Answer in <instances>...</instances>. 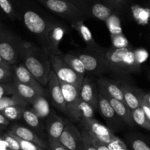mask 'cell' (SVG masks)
Segmentation results:
<instances>
[{
	"label": "cell",
	"mask_w": 150,
	"mask_h": 150,
	"mask_svg": "<svg viewBox=\"0 0 150 150\" xmlns=\"http://www.w3.org/2000/svg\"><path fill=\"white\" fill-rule=\"evenodd\" d=\"M115 12L116 10L108 4L97 1L90 6L89 16L106 22Z\"/></svg>",
	"instance_id": "cell-23"
},
{
	"label": "cell",
	"mask_w": 150,
	"mask_h": 150,
	"mask_svg": "<svg viewBox=\"0 0 150 150\" xmlns=\"http://www.w3.org/2000/svg\"><path fill=\"white\" fill-rule=\"evenodd\" d=\"M48 148L47 150H68L59 139H47Z\"/></svg>",
	"instance_id": "cell-42"
},
{
	"label": "cell",
	"mask_w": 150,
	"mask_h": 150,
	"mask_svg": "<svg viewBox=\"0 0 150 150\" xmlns=\"http://www.w3.org/2000/svg\"><path fill=\"white\" fill-rule=\"evenodd\" d=\"M69 121L70 120L67 119L57 115L55 112L51 113L46 119L45 125L47 139H59Z\"/></svg>",
	"instance_id": "cell-16"
},
{
	"label": "cell",
	"mask_w": 150,
	"mask_h": 150,
	"mask_svg": "<svg viewBox=\"0 0 150 150\" xmlns=\"http://www.w3.org/2000/svg\"><path fill=\"white\" fill-rule=\"evenodd\" d=\"M27 107H23L21 105H12L9 106L1 111V112L10 120L11 121H18L22 119L23 113L25 108Z\"/></svg>",
	"instance_id": "cell-30"
},
{
	"label": "cell",
	"mask_w": 150,
	"mask_h": 150,
	"mask_svg": "<svg viewBox=\"0 0 150 150\" xmlns=\"http://www.w3.org/2000/svg\"><path fill=\"white\" fill-rule=\"evenodd\" d=\"M98 109L100 111L103 117L106 122L108 127L114 133L120 131L124 128L125 125V123L118 117L113 106L110 103L108 98L101 92H99Z\"/></svg>",
	"instance_id": "cell-10"
},
{
	"label": "cell",
	"mask_w": 150,
	"mask_h": 150,
	"mask_svg": "<svg viewBox=\"0 0 150 150\" xmlns=\"http://www.w3.org/2000/svg\"><path fill=\"white\" fill-rule=\"evenodd\" d=\"M111 40H112L113 46L117 48H123V47L131 46L124 36L123 33L117 34V35H111Z\"/></svg>",
	"instance_id": "cell-36"
},
{
	"label": "cell",
	"mask_w": 150,
	"mask_h": 150,
	"mask_svg": "<svg viewBox=\"0 0 150 150\" xmlns=\"http://www.w3.org/2000/svg\"><path fill=\"white\" fill-rule=\"evenodd\" d=\"M125 144L131 150H150V137L139 133H127L125 136Z\"/></svg>",
	"instance_id": "cell-22"
},
{
	"label": "cell",
	"mask_w": 150,
	"mask_h": 150,
	"mask_svg": "<svg viewBox=\"0 0 150 150\" xmlns=\"http://www.w3.org/2000/svg\"><path fill=\"white\" fill-rule=\"evenodd\" d=\"M11 79H14V73L12 67L0 66V83H7Z\"/></svg>",
	"instance_id": "cell-40"
},
{
	"label": "cell",
	"mask_w": 150,
	"mask_h": 150,
	"mask_svg": "<svg viewBox=\"0 0 150 150\" xmlns=\"http://www.w3.org/2000/svg\"><path fill=\"white\" fill-rule=\"evenodd\" d=\"M16 89L13 81L12 83H0V99L7 95L16 93Z\"/></svg>",
	"instance_id": "cell-37"
},
{
	"label": "cell",
	"mask_w": 150,
	"mask_h": 150,
	"mask_svg": "<svg viewBox=\"0 0 150 150\" xmlns=\"http://www.w3.org/2000/svg\"><path fill=\"white\" fill-rule=\"evenodd\" d=\"M0 9L12 20H16L18 18V13L11 0H0Z\"/></svg>",
	"instance_id": "cell-32"
},
{
	"label": "cell",
	"mask_w": 150,
	"mask_h": 150,
	"mask_svg": "<svg viewBox=\"0 0 150 150\" xmlns=\"http://www.w3.org/2000/svg\"><path fill=\"white\" fill-rule=\"evenodd\" d=\"M62 54L57 55H49L51 70H54L60 81L73 84L81 89L85 76H81L75 71L64 61Z\"/></svg>",
	"instance_id": "cell-7"
},
{
	"label": "cell",
	"mask_w": 150,
	"mask_h": 150,
	"mask_svg": "<svg viewBox=\"0 0 150 150\" xmlns=\"http://www.w3.org/2000/svg\"><path fill=\"white\" fill-rule=\"evenodd\" d=\"M30 103L29 102H27L17 92H16L13 95H7L0 99V111L12 105H21L23 107H28Z\"/></svg>",
	"instance_id": "cell-27"
},
{
	"label": "cell",
	"mask_w": 150,
	"mask_h": 150,
	"mask_svg": "<svg viewBox=\"0 0 150 150\" xmlns=\"http://www.w3.org/2000/svg\"><path fill=\"white\" fill-rule=\"evenodd\" d=\"M67 30L65 24L55 20L48 36L43 49L48 54V55H57L61 54L59 49V44Z\"/></svg>",
	"instance_id": "cell-11"
},
{
	"label": "cell",
	"mask_w": 150,
	"mask_h": 150,
	"mask_svg": "<svg viewBox=\"0 0 150 150\" xmlns=\"http://www.w3.org/2000/svg\"><path fill=\"white\" fill-rule=\"evenodd\" d=\"M48 86L53 105L59 111L64 113L66 115L67 108H66V103L65 100H64V95H63L61 83H60L59 79H58V77H57V75L55 74L53 70H51V72H50Z\"/></svg>",
	"instance_id": "cell-13"
},
{
	"label": "cell",
	"mask_w": 150,
	"mask_h": 150,
	"mask_svg": "<svg viewBox=\"0 0 150 150\" xmlns=\"http://www.w3.org/2000/svg\"><path fill=\"white\" fill-rule=\"evenodd\" d=\"M107 98L109 100L110 103L113 106L118 117L121 119L125 125L131 128L135 127L136 125L132 117V110L129 108L128 105L124 101L119 100L113 98Z\"/></svg>",
	"instance_id": "cell-21"
},
{
	"label": "cell",
	"mask_w": 150,
	"mask_h": 150,
	"mask_svg": "<svg viewBox=\"0 0 150 150\" xmlns=\"http://www.w3.org/2000/svg\"><path fill=\"white\" fill-rule=\"evenodd\" d=\"M127 150H131V149H129V148L127 147Z\"/></svg>",
	"instance_id": "cell-54"
},
{
	"label": "cell",
	"mask_w": 150,
	"mask_h": 150,
	"mask_svg": "<svg viewBox=\"0 0 150 150\" xmlns=\"http://www.w3.org/2000/svg\"><path fill=\"white\" fill-rule=\"evenodd\" d=\"M105 23L108 25L111 35H117V34L122 33L120 21L119 20V17L116 15V12Z\"/></svg>",
	"instance_id": "cell-33"
},
{
	"label": "cell",
	"mask_w": 150,
	"mask_h": 150,
	"mask_svg": "<svg viewBox=\"0 0 150 150\" xmlns=\"http://www.w3.org/2000/svg\"><path fill=\"white\" fill-rule=\"evenodd\" d=\"M108 147L111 149V150H127V146L126 145L125 142L122 141L121 139L119 138L117 140L114 141L109 144H107Z\"/></svg>",
	"instance_id": "cell-43"
},
{
	"label": "cell",
	"mask_w": 150,
	"mask_h": 150,
	"mask_svg": "<svg viewBox=\"0 0 150 150\" xmlns=\"http://www.w3.org/2000/svg\"><path fill=\"white\" fill-rule=\"evenodd\" d=\"M7 133H11L16 137L20 138L23 140L33 142L45 149H48V141H45V139H42L35 130L29 127V126L26 127L22 125L14 124L7 130Z\"/></svg>",
	"instance_id": "cell-14"
},
{
	"label": "cell",
	"mask_w": 150,
	"mask_h": 150,
	"mask_svg": "<svg viewBox=\"0 0 150 150\" xmlns=\"http://www.w3.org/2000/svg\"><path fill=\"white\" fill-rule=\"evenodd\" d=\"M10 124V121L0 111V125H1L8 126Z\"/></svg>",
	"instance_id": "cell-46"
},
{
	"label": "cell",
	"mask_w": 150,
	"mask_h": 150,
	"mask_svg": "<svg viewBox=\"0 0 150 150\" xmlns=\"http://www.w3.org/2000/svg\"><path fill=\"white\" fill-rule=\"evenodd\" d=\"M73 2L82 13L84 14L86 18L89 17V8L94 2L99 0H70Z\"/></svg>",
	"instance_id": "cell-34"
},
{
	"label": "cell",
	"mask_w": 150,
	"mask_h": 150,
	"mask_svg": "<svg viewBox=\"0 0 150 150\" xmlns=\"http://www.w3.org/2000/svg\"><path fill=\"white\" fill-rule=\"evenodd\" d=\"M21 17L26 29L35 35L40 43V46L44 48L47 36L55 20L46 18L38 12L31 9L23 10Z\"/></svg>",
	"instance_id": "cell-3"
},
{
	"label": "cell",
	"mask_w": 150,
	"mask_h": 150,
	"mask_svg": "<svg viewBox=\"0 0 150 150\" xmlns=\"http://www.w3.org/2000/svg\"><path fill=\"white\" fill-rule=\"evenodd\" d=\"M79 123L81 127L84 129L92 137L106 144H109L119 139L108 126L103 125L95 118H81Z\"/></svg>",
	"instance_id": "cell-9"
},
{
	"label": "cell",
	"mask_w": 150,
	"mask_h": 150,
	"mask_svg": "<svg viewBox=\"0 0 150 150\" xmlns=\"http://www.w3.org/2000/svg\"><path fill=\"white\" fill-rule=\"evenodd\" d=\"M95 111H96V110L92 105H91L88 103L85 102L81 98L80 103H79V112H80L81 119L95 118Z\"/></svg>",
	"instance_id": "cell-31"
},
{
	"label": "cell",
	"mask_w": 150,
	"mask_h": 150,
	"mask_svg": "<svg viewBox=\"0 0 150 150\" xmlns=\"http://www.w3.org/2000/svg\"><path fill=\"white\" fill-rule=\"evenodd\" d=\"M105 51H94L86 47L85 48L76 49L70 52L81 60L86 73L102 76L111 71L108 62L105 59Z\"/></svg>",
	"instance_id": "cell-4"
},
{
	"label": "cell",
	"mask_w": 150,
	"mask_h": 150,
	"mask_svg": "<svg viewBox=\"0 0 150 150\" xmlns=\"http://www.w3.org/2000/svg\"><path fill=\"white\" fill-rule=\"evenodd\" d=\"M149 3H150V0H149Z\"/></svg>",
	"instance_id": "cell-55"
},
{
	"label": "cell",
	"mask_w": 150,
	"mask_h": 150,
	"mask_svg": "<svg viewBox=\"0 0 150 150\" xmlns=\"http://www.w3.org/2000/svg\"><path fill=\"white\" fill-rule=\"evenodd\" d=\"M13 83H14L15 86H16V92L21 98H23L27 102H29L30 105L40 95H46V94L42 93V92L38 91L35 88L32 87V86L21 83V82L18 81L15 79H13Z\"/></svg>",
	"instance_id": "cell-24"
},
{
	"label": "cell",
	"mask_w": 150,
	"mask_h": 150,
	"mask_svg": "<svg viewBox=\"0 0 150 150\" xmlns=\"http://www.w3.org/2000/svg\"><path fill=\"white\" fill-rule=\"evenodd\" d=\"M62 89L63 95L67 108V116L71 122H79L81 120L80 112H79V103H80L81 96L79 88L70 83H64L60 81Z\"/></svg>",
	"instance_id": "cell-8"
},
{
	"label": "cell",
	"mask_w": 150,
	"mask_h": 150,
	"mask_svg": "<svg viewBox=\"0 0 150 150\" xmlns=\"http://www.w3.org/2000/svg\"><path fill=\"white\" fill-rule=\"evenodd\" d=\"M70 25H71V27L79 33V36L86 43V48L98 51H105L106 50V48H103L98 43H97L91 31L89 30L88 26L85 25L83 20L74 21L70 23Z\"/></svg>",
	"instance_id": "cell-19"
},
{
	"label": "cell",
	"mask_w": 150,
	"mask_h": 150,
	"mask_svg": "<svg viewBox=\"0 0 150 150\" xmlns=\"http://www.w3.org/2000/svg\"><path fill=\"white\" fill-rule=\"evenodd\" d=\"M97 83L100 92L105 96L124 101V95L120 82L114 81L107 78L100 77L97 80Z\"/></svg>",
	"instance_id": "cell-18"
},
{
	"label": "cell",
	"mask_w": 150,
	"mask_h": 150,
	"mask_svg": "<svg viewBox=\"0 0 150 150\" xmlns=\"http://www.w3.org/2000/svg\"><path fill=\"white\" fill-rule=\"evenodd\" d=\"M144 98L145 100L148 103V104L150 105V93L144 94Z\"/></svg>",
	"instance_id": "cell-49"
},
{
	"label": "cell",
	"mask_w": 150,
	"mask_h": 150,
	"mask_svg": "<svg viewBox=\"0 0 150 150\" xmlns=\"http://www.w3.org/2000/svg\"><path fill=\"white\" fill-rule=\"evenodd\" d=\"M59 140L68 150H84L81 130L69 121Z\"/></svg>",
	"instance_id": "cell-12"
},
{
	"label": "cell",
	"mask_w": 150,
	"mask_h": 150,
	"mask_svg": "<svg viewBox=\"0 0 150 150\" xmlns=\"http://www.w3.org/2000/svg\"><path fill=\"white\" fill-rule=\"evenodd\" d=\"M0 66L1 67H11L12 65H10L9 63H7L2 57L0 56Z\"/></svg>",
	"instance_id": "cell-48"
},
{
	"label": "cell",
	"mask_w": 150,
	"mask_h": 150,
	"mask_svg": "<svg viewBox=\"0 0 150 150\" xmlns=\"http://www.w3.org/2000/svg\"><path fill=\"white\" fill-rule=\"evenodd\" d=\"M141 106L142 107V108L144 109V111H145L146 114L147 115L148 118L150 120V105H149V104H148V103L144 100V95H143V97H142V105H141Z\"/></svg>",
	"instance_id": "cell-45"
},
{
	"label": "cell",
	"mask_w": 150,
	"mask_h": 150,
	"mask_svg": "<svg viewBox=\"0 0 150 150\" xmlns=\"http://www.w3.org/2000/svg\"><path fill=\"white\" fill-rule=\"evenodd\" d=\"M105 57L111 72L119 75H125L140 71L141 63L138 60L136 50L132 46L106 48Z\"/></svg>",
	"instance_id": "cell-2"
},
{
	"label": "cell",
	"mask_w": 150,
	"mask_h": 150,
	"mask_svg": "<svg viewBox=\"0 0 150 150\" xmlns=\"http://www.w3.org/2000/svg\"><path fill=\"white\" fill-rule=\"evenodd\" d=\"M23 41L4 28L0 30V56L10 65L16 64L21 59Z\"/></svg>",
	"instance_id": "cell-5"
},
{
	"label": "cell",
	"mask_w": 150,
	"mask_h": 150,
	"mask_svg": "<svg viewBox=\"0 0 150 150\" xmlns=\"http://www.w3.org/2000/svg\"><path fill=\"white\" fill-rule=\"evenodd\" d=\"M6 128H7V126L1 125H0V133H3V132H4V130H6Z\"/></svg>",
	"instance_id": "cell-50"
},
{
	"label": "cell",
	"mask_w": 150,
	"mask_h": 150,
	"mask_svg": "<svg viewBox=\"0 0 150 150\" xmlns=\"http://www.w3.org/2000/svg\"><path fill=\"white\" fill-rule=\"evenodd\" d=\"M149 29H150V21H149Z\"/></svg>",
	"instance_id": "cell-53"
},
{
	"label": "cell",
	"mask_w": 150,
	"mask_h": 150,
	"mask_svg": "<svg viewBox=\"0 0 150 150\" xmlns=\"http://www.w3.org/2000/svg\"><path fill=\"white\" fill-rule=\"evenodd\" d=\"M63 59H64V61L73 69L76 72H77L79 74L81 75V76H85L86 72L85 70L84 65H83V63L82 62L81 60L77 57V56L75 55L74 54H73L72 52L67 53V54H62Z\"/></svg>",
	"instance_id": "cell-28"
},
{
	"label": "cell",
	"mask_w": 150,
	"mask_h": 150,
	"mask_svg": "<svg viewBox=\"0 0 150 150\" xmlns=\"http://www.w3.org/2000/svg\"><path fill=\"white\" fill-rule=\"evenodd\" d=\"M99 92L97 82L95 83L90 76H85L80 90L81 98L92 105L96 111L98 110Z\"/></svg>",
	"instance_id": "cell-15"
},
{
	"label": "cell",
	"mask_w": 150,
	"mask_h": 150,
	"mask_svg": "<svg viewBox=\"0 0 150 150\" xmlns=\"http://www.w3.org/2000/svg\"><path fill=\"white\" fill-rule=\"evenodd\" d=\"M22 119L26 122V124L29 126L30 128L35 130L38 135L43 134V131L45 130V126L42 124L41 120L31 108H26L23 113Z\"/></svg>",
	"instance_id": "cell-25"
},
{
	"label": "cell",
	"mask_w": 150,
	"mask_h": 150,
	"mask_svg": "<svg viewBox=\"0 0 150 150\" xmlns=\"http://www.w3.org/2000/svg\"><path fill=\"white\" fill-rule=\"evenodd\" d=\"M92 138V141H93V143L95 144V146H96L98 150H111V149L108 147V146L106 144L103 143V142H100V141L98 140V139H95V138Z\"/></svg>",
	"instance_id": "cell-44"
},
{
	"label": "cell",
	"mask_w": 150,
	"mask_h": 150,
	"mask_svg": "<svg viewBox=\"0 0 150 150\" xmlns=\"http://www.w3.org/2000/svg\"><path fill=\"white\" fill-rule=\"evenodd\" d=\"M0 150H10L1 136H0Z\"/></svg>",
	"instance_id": "cell-47"
},
{
	"label": "cell",
	"mask_w": 150,
	"mask_h": 150,
	"mask_svg": "<svg viewBox=\"0 0 150 150\" xmlns=\"http://www.w3.org/2000/svg\"><path fill=\"white\" fill-rule=\"evenodd\" d=\"M130 0H103V2L112 7L116 11L121 10Z\"/></svg>",
	"instance_id": "cell-41"
},
{
	"label": "cell",
	"mask_w": 150,
	"mask_h": 150,
	"mask_svg": "<svg viewBox=\"0 0 150 150\" xmlns=\"http://www.w3.org/2000/svg\"><path fill=\"white\" fill-rule=\"evenodd\" d=\"M13 73H14V79L18 81L32 86L42 93L46 94L44 86L37 80L36 78L26 68L24 64H21L15 65L13 67Z\"/></svg>",
	"instance_id": "cell-17"
},
{
	"label": "cell",
	"mask_w": 150,
	"mask_h": 150,
	"mask_svg": "<svg viewBox=\"0 0 150 150\" xmlns=\"http://www.w3.org/2000/svg\"><path fill=\"white\" fill-rule=\"evenodd\" d=\"M132 117L136 125L150 131V120L142 106L132 110Z\"/></svg>",
	"instance_id": "cell-29"
},
{
	"label": "cell",
	"mask_w": 150,
	"mask_h": 150,
	"mask_svg": "<svg viewBox=\"0 0 150 150\" xmlns=\"http://www.w3.org/2000/svg\"><path fill=\"white\" fill-rule=\"evenodd\" d=\"M11 134V133H10ZM13 135V134H11ZM15 138L18 140V142H19V144H20L21 150H43L45 149L44 148L41 147L39 145L33 143V142H29V141L23 140V139H20V138L16 137V136L13 135Z\"/></svg>",
	"instance_id": "cell-39"
},
{
	"label": "cell",
	"mask_w": 150,
	"mask_h": 150,
	"mask_svg": "<svg viewBox=\"0 0 150 150\" xmlns=\"http://www.w3.org/2000/svg\"><path fill=\"white\" fill-rule=\"evenodd\" d=\"M124 95V101L131 110L141 107L142 99L144 92L125 81L120 82Z\"/></svg>",
	"instance_id": "cell-20"
},
{
	"label": "cell",
	"mask_w": 150,
	"mask_h": 150,
	"mask_svg": "<svg viewBox=\"0 0 150 150\" xmlns=\"http://www.w3.org/2000/svg\"><path fill=\"white\" fill-rule=\"evenodd\" d=\"M21 59L23 61V64L37 80L43 86H46L51 70L48 53L40 45L28 41H23Z\"/></svg>",
	"instance_id": "cell-1"
},
{
	"label": "cell",
	"mask_w": 150,
	"mask_h": 150,
	"mask_svg": "<svg viewBox=\"0 0 150 150\" xmlns=\"http://www.w3.org/2000/svg\"><path fill=\"white\" fill-rule=\"evenodd\" d=\"M4 29V28H3L2 25H1V23H0V30H1V29Z\"/></svg>",
	"instance_id": "cell-51"
},
{
	"label": "cell",
	"mask_w": 150,
	"mask_h": 150,
	"mask_svg": "<svg viewBox=\"0 0 150 150\" xmlns=\"http://www.w3.org/2000/svg\"><path fill=\"white\" fill-rule=\"evenodd\" d=\"M148 78H149V81H150V71H149V74H148Z\"/></svg>",
	"instance_id": "cell-52"
},
{
	"label": "cell",
	"mask_w": 150,
	"mask_h": 150,
	"mask_svg": "<svg viewBox=\"0 0 150 150\" xmlns=\"http://www.w3.org/2000/svg\"><path fill=\"white\" fill-rule=\"evenodd\" d=\"M38 2L64 21L70 23L84 20L86 16L70 0H36Z\"/></svg>",
	"instance_id": "cell-6"
},
{
	"label": "cell",
	"mask_w": 150,
	"mask_h": 150,
	"mask_svg": "<svg viewBox=\"0 0 150 150\" xmlns=\"http://www.w3.org/2000/svg\"><path fill=\"white\" fill-rule=\"evenodd\" d=\"M43 150H47V149H43Z\"/></svg>",
	"instance_id": "cell-56"
},
{
	"label": "cell",
	"mask_w": 150,
	"mask_h": 150,
	"mask_svg": "<svg viewBox=\"0 0 150 150\" xmlns=\"http://www.w3.org/2000/svg\"><path fill=\"white\" fill-rule=\"evenodd\" d=\"M81 133L82 138H83L84 150H98L95 144L93 143L92 136L82 127L81 129Z\"/></svg>",
	"instance_id": "cell-38"
},
{
	"label": "cell",
	"mask_w": 150,
	"mask_h": 150,
	"mask_svg": "<svg viewBox=\"0 0 150 150\" xmlns=\"http://www.w3.org/2000/svg\"><path fill=\"white\" fill-rule=\"evenodd\" d=\"M0 136L3 139V140L6 142L7 146L10 150H21L19 142L17 139L13 136L7 132V133H0Z\"/></svg>",
	"instance_id": "cell-35"
},
{
	"label": "cell",
	"mask_w": 150,
	"mask_h": 150,
	"mask_svg": "<svg viewBox=\"0 0 150 150\" xmlns=\"http://www.w3.org/2000/svg\"><path fill=\"white\" fill-rule=\"evenodd\" d=\"M31 109L42 120H46L52 113L45 95H40L32 104Z\"/></svg>",
	"instance_id": "cell-26"
}]
</instances>
